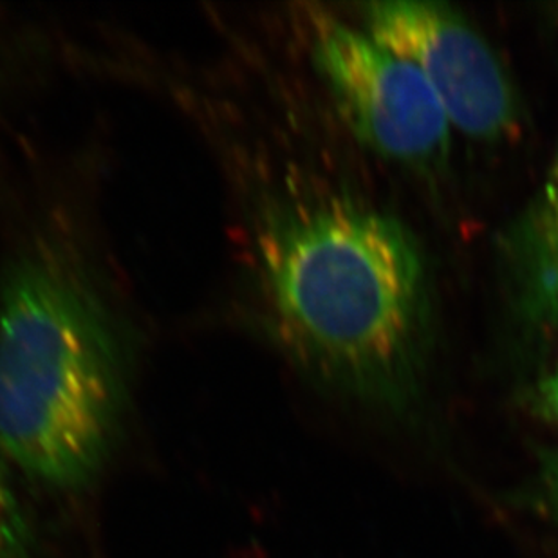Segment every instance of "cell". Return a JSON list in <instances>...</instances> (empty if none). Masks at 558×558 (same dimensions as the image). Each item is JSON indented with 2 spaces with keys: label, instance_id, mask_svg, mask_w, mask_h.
Segmentation results:
<instances>
[{
  "label": "cell",
  "instance_id": "obj_1",
  "mask_svg": "<svg viewBox=\"0 0 558 558\" xmlns=\"http://www.w3.org/2000/svg\"><path fill=\"white\" fill-rule=\"evenodd\" d=\"M250 257L264 324L293 364L389 411L416 400L430 290L400 219L349 190L288 180L253 205Z\"/></svg>",
  "mask_w": 558,
  "mask_h": 558
},
{
  "label": "cell",
  "instance_id": "obj_2",
  "mask_svg": "<svg viewBox=\"0 0 558 558\" xmlns=\"http://www.w3.org/2000/svg\"><path fill=\"white\" fill-rule=\"evenodd\" d=\"M126 392L125 337L89 266L63 239H29L0 277V450L48 485H89Z\"/></svg>",
  "mask_w": 558,
  "mask_h": 558
},
{
  "label": "cell",
  "instance_id": "obj_3",
  "mask_svg": "<svg viewBox=\"0 0 558 558\" xmlns=\"http://www.w3.org/2000/svg\"><path fill=\"white\" fill-rule=\"evenodd\" d=\"M310 53L360 142L411 169L445 163L452 125L409 60L365 27L318 10L310 13Z\"/></svg>",
  "mask_w": 558,
  "mask_h": 558
},
{
  "label": "cell",
  "instance_id": "obj_4",
  "mask_svg": "<svg viewBox=\"0 0 558 558\" xmlns=\"http://www.w3.org/2000/svg\"><path fill=\"white\" fill-rule=\"evenodd\" d=\"M367 32L427 80L452 129L481 142L515 131V87L485 37L442 2L374 0L362 5Z\"/></svg>",
  "mask_w": 558,
  "mask_h": 558
},
{
  "label": "cell",
  "instance_id": "obj_5",
  "mask_svg": "<svg viewBox=\"0 0 558 558\" xmlns=\"http://www.w3.org/2000/svg\"><path fill=\"white\" fill-rule=\"evenodd\" d=\"M511 301L533 332L558 329V147L543 185L502 241Z\"/></svg>",
  "mask_w": 558,
  "mask_h": 558
},
{
  "label": "cell",
  "instance_id": "obj_6",
  "mask_svg": "<svg viewBox=\"0 0 558 558\" xmlns=\"http://www.w3.org/2000/svg\"><path fill=\"white\" fill-rule=\"evenodd\" d=\"M0 558H38L37 541L0 461Z\"/></svg>",
  "mask_w": 558,
  "mask_h": 558
},
{
  "label": "cell",
  "instance_id": "obj_7",
  "mask_svg": "<svg viewBox=\"0 0 558 558\" xmlns=\"http://www.w3.org/2000/svg\"><path fill=\"white\" fill-rule=\"evenodd\" d=\"M543 486L549 510L558 517V448L543 453Z\"/></svg>",
  "mask_w": 558,
  "mask_h": 558
},
{
  "label": "cell",
  "instance_id": "obj_8",
  "mask_svg": "<svg viewBox=\"0 0 558 558\" xmlns=\"http://www.w3.org/2000/svg\"><path fill=\"white\" fill-rule=\"evenodd\" d=\"M541 405L548 411L549 416L558 420V369L541 385Z\"/></svg>",
  "mask_w": 558,
  "mask_h": 558
}]
</instances>
